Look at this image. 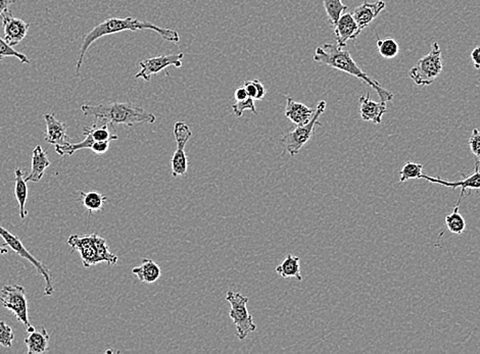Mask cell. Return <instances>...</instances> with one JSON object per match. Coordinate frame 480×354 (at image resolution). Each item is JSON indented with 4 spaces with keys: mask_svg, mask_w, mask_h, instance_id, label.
Instances as JSON below:
<instances>
[{
    "mask_svg": "<svg viewBox=\"0 0 480 354\" xmlns=\"http://www.w3.org/2000/svg\"><path fill=\"white\" fill-rule=\"evenodd\" d=\"M9 252V250H6V245L0 246V254H6Z\"/></svg>",
    "mask_w": 480,
    "mask_h": 354,
    "instance_id": "74e56055",
    "label": "cell"
},
{
    "mask_svg": "<svg viewBox=\"0 0 480 354\" xmlns=\"http://www.w3.org/2000/svg\"><path fill=\"white\" fill-rule=\"evenodd\" d=\"M144 30H151L160 34V36L166 41L178 43L180 41V36L177 31L168 28H161L159 26L151 24L145 21H140L138 18H111L104 21L97 26H95L92 30L83 35L82 37V45L80 53H79L78 60H77L76 71L77 76H80L82 65H83L84 55L87 53L88 48L92 45L96 40L102 38L109 35L117 34L124 31H144Z\"/></svg>",
    "mask_w": 480,
    "mask_h": 354,
    "instance_id": "6da1fadb",
    "label": "cell"
},
{
    "mask_svg": "<svg viewBox=\"0 0 480 354\" xmlns=\"http://www.w3.org/2000/svg\"><path fill=\"white\" fill-rule=\"evenodd\" d=\"M110 144H111V141L95 142L90 150L95 154H104L109 150Z\"/></svg>",
    "mask_w": 480,
    "mask_h": 354,
    "instance_id": "836d02e7",
    "label": "cell"
},
{
    "mask_svg": "<svg viewBox=\"0 0 480 354\" xmlns=\"http://www.w3.org/2000/svg\"><path fill=\"white\" fill-rule=\"evenodd\" d=\"M0 301L11 311L26 327H32L28 318V300L25 288L21 285H6L2 287Z\"/></svg>",
    "mask_w": 480,
    "mask_h": 354,
    "instance_id": "9c48e42d",
    "label": "cell"
},
{
    "mask_svg": "<svg viewBox=\"0 0 480 354\" xmlns=\"http://www.w3.org/2000/svg\"><path fill=\"white\" fill-rule=\"evenodd\" d=\"M470 58H471L475 69L480 70V45L473 49Z\"/></svg>",
    "mask_w": 480,
    "mask_h": 354,
    "instance_id": "e575fe53",
    "label": "cell"
},
{
    "mask_svg": "<svg viewBox=\"0 0 480 354\" xmlns=\"http://www.w3.org/2000/svg\"><path fill=\"white\" fill-rule=\"evenodd\" d=\"M174 136L177 143L176 151L171 159L173 177H183L188 170V159L185 154V146L192 137L191 129L184 122H176L174 125Z\"/></svg>",
    "mask_w": 480,
    "mask_h": 354,
    "instance_id": "30bf717a",
    "label": "cell"
},
{
    "mask_svg": "<svg viewBox=\"0 0 480 354\" xmlns=\"http://www.w3.org/2000/svg\"><path fill=\"white\" fill-rule=\"evenodd\" d=\"M226 300L230 304L229 316L236 327L238 339L245 340L250 333L257 330L254 318L250 315L247 309L248 297L243 296L240 292L229 290L226 293Z\"/></svg>",
    "mask_w": 480,
    "mask_h": 354,
    "instance_id": "52a82bcc",
    "label": "cell"
},
{
    "mask_svg": "<svg viewBox=\"0 0 480 354\" xmlns=\"http://www.w3.org/2000/svg\"><path fill=\"white\" fill-rule=\"evenodd\" d=\"M81 110L84 116L93 117L97 121L105 122L109 125L132 127L137 124H154L156 121V117L152 112L131 102L83 104Z\"/></svg>",
    "mask_w": 480,
    "mask_h": 354,
    "instance_id": "3957f363",
    "label": "cell"
},
{
    "mask_svg": "<svg viewBox=\"0 0 480 354\" xmlns=\"http://www.w3.org/2000/svg\"><path fill=\"white\" fill-rule=\"evenodd\" d=\"M0 237L4 239V245L9 246L11 250H14L16 254L20 255L22 259L28 260V262L37 269V273L43 277L44 282H46L44 293H46V295H48V296H51V295L55 293V289H53V281H51V274L49 269L46 268V267L42 264L41 260L37 259L34 255L28 252L27 248L23 245L22 241H21V239L18 238V236L14 235L11 232L4 228L1 225H0Z\"/></svg>",
    "mask_w": 480,
    "mask_h": 354,
    "instance_id": "ba28073f",
    "label": "cell"
},
{
    "mask_svg": "<svg viewBox=\"0 0 480 354\" xmlns=\"http://www.w3.org/2000/svg\"><path fill=\"white\" fill-rule=\"evenodd\" d=\"M315 109L306 107L304 103L296 102L292 97L287 98L285 117L294 125L303 126L312 119Z\"/></svg>",
    "mask_w": 480,
    "mask_h": 354,
    "instance_id": "ac0fdd59",
    "label": "cell"
},
{
    "mask_svg": "<svg viewBox=\"0 0 480 354\" xmlns=\"http://www.w3.org/2000/svg\"><path fill=\"white\" fill-rule=\"evenodd\" d=\"M323 6L326 11L327 18L330 24L334 26L339 20L344 11H348V6L343 4V0H323Z\"/></svg>",
    "mask_w": 480,
    "mask_h": 354,
    "instance_id": "484cf974",
    "label": "cell"
},
{
    "mask_svg": "<svg viewBox=\"0 0 480 354\" xmlns=\"http://www.w3.org/2000/svg\"><path fill=\"white\" fill-rule=\"evenodd\" d=\"M377 42L376 45L378 48L379 55L386 60H392L399 55L400 46L398 42L393 38L381 39L378 34L375 33Z\"/></svg>",
    "mask_w": 480,
    "mask_h": 354,
    "instance_id": "4316f807",
    "label": "cell"
},
{
    "mask_svg": "<svg viewBox=\"0 0 480 354\" xmlns=\"http://www.w3.org/2000/svg\"><path fill=\"white\" fill-rule=\"evenodd\" d=\"M80 199L82 205L86 208L89 215L100 212L105 203H107V196L100 193V192L95 191V190L89 192L81 191Z\"/></svg>",
    "mask_w": 480,
    "mask_h": 354,
    "instance_id": "cb8c5ba5",
    "label": "cell"
},
{
    "mask_svg": "<svg viewBox=\"0 0 480 354\" xmlns=\"http://www.w3.org/2000/svg\"><path fill=\"white\" fill-rule=\"evenodd\" d=\"M325 109H326V102L321 100L315 109L312 119L308 123L303 126H297L296 129L281 138L280 144L284 147V152H288L292 158L299 154L301 149L315 134L316 127L321 126L319 118L324 114Z\"/></svg>",
    "mask_w": 480,
    "mask_h": 354,
    "instance_id": "5b68a950",
    "label": "cell"
},
{
    "mask_svg": "<svg viewBox=\"0 0 480 354\" xmlns=\"http://www.w3.org/2000/svg\"><path fill=\"white\" fill-rule=\"evenodd\" d=\"M68 245L71 246L72 252L80 253L82 262L85 268L107 262L116 264L118 257L110 250L105 239L96 233L90 235H72L68 239Z\"/></svg>",
    "mask_w": 480,
    "mask_h": 354,
    "instance_id": "277c9868",
    "label": "cell"
},
{
    "mask_svg": "<svg viewBox=\"0 0 480 354\" xmlns=\"http://www.w3.org/2000/svg\"><path fill=\"white\" fill-rule=\"evenodd\" d=\"M132 274L137 277L142 283L151 284L160 279L161 271L160 266L152 259H144L142 264L132 269Z\"/></svg>",
    "mask_w": 480,
    "mask_h": 354,
    "instance_id": "ffe728a7",
    "label": "cell"
},
{
    "mask_svg": "<svg viewBox=\"0 0 480 354\" xmlns=\"http://www.w3.org/2000/svg\"><path fill=\"white\" fill-rule=\"evenodd\" d=\"M14 340H15V333L11 327L6 325L4 321H0V344L9 348L13 346Z\"/></svg>",
    "mask_w": 480,
    "mask_h": 354,
    "instance_id": "1f68e13d",
    "label": "cell"
},
{
    "mask_svg": "<svg viewBox=\"0 0 480 354\" xmlns=\"http://www.w3.org/2000/svg\"><path fill=\"white\" fill-rule=\"evenodd\" d=\"M469 147L473 156L480 163V131L477 128L472 130L471 136L469 138Z\"/></svg>",
    "mask_w": 480,
    "mask_h": 354,
    "instance_id": "d6a6232c",
    "label": "cell"
},
{
    "mask_svg": "<svg viewBox=\"0 0 480 354\" xmlns=\"http://www.w3.org/2000/svg\"><path fill=\"white\" fill-rule=\"evenodd\" d=\"M231 107H233V112L235 114L236 118H241L245 110H250L255 114H257L256 105H255V100L252 97H247V100L236 102Z\"/></svg>",
    "mask_w": 480,
    "mask_h": 354,
    "instance_id": "4dcf8cb0",
    "label": "cell"
},
{
    "mask_svg": "<svg viewBox=\"0 0 480 354\" xmlns=\"http://www.w3.org/2000/svg\"><path fill=\"white\" fill-rule=\"evenodd\" d=\"M243 87L247 90L248 97L254 98L255 100H263L267 93L264 84L257 79L245 81Z\"/></svg>",
    "mask_w": 480,
    "mask_h": 354,
    "instance_id": "f546056e",
    "label": "cell"
},
{
    "mask_svg": "<svg viewBox=\"0 0 480 354\" xmlns=\"http://www.w3.org/2000/svg\"><path fill=\"white\" fill-rule=\"evenodd\" d=\"M299 260L301 259L299 257H294L292 254L287 255L285 259L276 268V273L282 278H296L297 281L302 282L303 277L301 274Z\"/></svg>",
    "mask_w": 480,
    "mask_h": 354,
    "instance_id": "603a6c76",
    "label": "cell"
},
{
    "mask_svg": "<svg viewBox=\"0 0 480 354\" xmlns=\"http://www.w3.org/2000/svg\"><path fill=\"white\" fill-rule=\"evenodd\" d=\"M385 2L383 0H378L375 2H364L353 9L352 16L359 26L361 31L368 27L375 20L377 16L385 9Z\"/></svg>",
    "mask_w": 480,
    "mask_h": 354,
    "instance_id": "9a60e30c",
    "label": "cell"
},
{
    "mask_svg": "<svg viewBox=\"0 0 480 354\" xmlns=\"http://www.w3.org/2000/svg\"><path fill=\"white\" fill-rule=\"evenodd\" d=\"M361 118L365 122H372L375 125H379L383 122V114L388 112L386 103L383 102H374L370 100V95H362L359 100Z\"/></svg>",
    "mask_w": 480,
    "mask_h": 354,
    "instance_id": "2e32d148",
    "label": "cell"
},
{
    "mask_svg": "<svg viewBox=\"0 0 480 354\" xmlns=\"http://www.w3.org/2000/svg\"><path fill=\"white\" fill-rule=\"evenodd\" d=\"M34 331H35V328L33 327V326H32V327L28 328V329H27L28 333H32V332H34Z\"/></svg>",
    "mask_w": 480,
    "mask_h": 354,
    "instance_id": "f35d334b",
    "label": "cell"
},
{
    "mask_svg": "<svg viewBox=\"0 0 480 354\" xmlns=\"http://www.w3.org/2000/svg\"><path fill=\"white\" fill-rule=\"evenodd\" d=\"M459 210H460V205L456 203L453 212L444 218V222L449 231L453 234H458V235L462 234L466 229V220Z\"/></svg>",
    "mask_w": 480,
    "mask_h": 354,
    "instance_id": "d4e9b609",
    "label": "cell"
},
{
    "mask_svg": "<svg viewBox=\"0 0 480 354\" xmlns=\"http://www.w3.org/2000/svg\"><path fill=\"white\" fill-rule=\"evenodd\" d=\"M421 179H425L426 181L430 183H434V184H439L442 185V186L449 187V188H461L460 195H459L458 200H457V203L460 205L461 201H462L463 196H464L466 190H480L479 161H477V163H475L474 173H471V175L467 176V177H465L464 179L460 180V181H446V180L442 179V178L432 177V176L425 175V173L421 175Z\"/></svg>",
    "mask_w": 480,
    "mask_h": 354,
    "instance_id": "4fadbf2b",
    "label": "cell"
},
{
    "mask_svg": "<svg viewBox=\"0 0 480 354\" xmlns=\"http://www.w3.org/2000/svg\"><path fill=\"white\" fill-rule=\"evenodd\" d=\"M442 50L437 42H433L432 49L411 68L409 77L417 86H430L442 72Z\"/></svg>",
    "mask_w": 480,
    "mask_h": 354,
    "instance_id": "8992f818",
    "label": "cell"
},
{
    "mask_svg": "<svg viewBox=\"0 0 480 354\" xmlns=\"http://www.w3.org/2000/svg\"><path fill=\"white\" fill-rule=\"evenodd\" d=\"M6 58H16L22 63H28V65L31 63V60L27 55H25L24 53H18L14 48L6 43V40L0 37V62Z\"/></svg>",
    "mask_w": 480,
    "mask_h": 354,
    "instance_id": "f1b7e54d",
    "label": "cell"
},
{
    "mask_svg": "<svg viewBox=\"0 0 480 354\" xmlns=\"http://www.w3.org/2000/svg\"><path fill=\"white\" fill-rule=\"evenodd\" d=\"M234 97H235L236 102H240V100H247L248 95L247 90H245V87L242 86L236 89L235 93H234Z\"/></svg>",
    "mask_w": 480,
    "mask_h": 354,
    "instance_id": "d590c367",
    "label": "cell"
},
{
    "mask_svg": "<svg viewBox=\"0 0 480 354\" xmlns=\"http://www.w3.org/2000/svg\"><path fill=\"white\" fill-rule=\"evenodd\" d=\"M50 166L48 154L42 149L41 145H37L33 149L31 172L25 177L26 182L38 183L43 178L44 172Z\"/></svg>",
    "mask_w": 480,
    "mask_h": 354,
    "instance_id": "d6986e66",
    "label": "cell"
},
{
    "mask_svg": "<svg viewBox=\"0 0 480 354\" xmlns=\"http://www.w3.org/2000/svg\"><path fill=\"white\" fill-rule=\"evenodd\" d=\"M46 123V141L53 145H64L70 142L67 134V126L63 122L58 121L55 114H44Z\"/></svg>",
    "mask_w": 480,
    "mask_h": 354,
    "instance_id": "e0dca14e",
    "label": "cell"
},
{
    "mask_svg": "<svg viewBox=\"0 0 480 354\" xmlns=\"http://www.w3.org/2000/svg\"><path fill=\"white\" fill-rule=\"evenodd\" d=\"M49 334L46 328L29 333V336L25 339V344L27 346L28 354H41L48 351L49 345Z\"/></svg>",
    "mask_w": 480,
    "mask_h": 354,
    "instance_id": "44dd1931",
    "label": "cell"
},
{
    "mask_svg": "<svg viewBox=\"0 0 480 354\" xmlns=\"http://www.w3.org/2000/svg\"><path fill=\"white\" fill-rule=\"evenodd\" d=\"M422 171L423 166L421 163L408 161V163H405L402 170H400V183H405L412 179H421Z\"/></svg>",
    "mask_w": 480,
    "mask_h": 354,
    "instance_id": "83f0119b",
    "label": "cell"
},
{
    "mask_svg": "<svg viewBox=\"0 0 480 354\" xmlns=\"http://www.w3.org/2000/svg\"><path fill=\"white\" fill-rule=\"evenodd\" d=\"M313 60L314 62L327 65L332 69L338 70V71L360 79L361 81L364 82L376 91L377 95L380 98V102L386 103L393 100V93L383 88L379 82L372 79L369 75L363 71L352 58L350 50L346 48H341L337 43L327 42L323 46H318L314 53Z\"/></svg>",
    "mask_w": 480,
    "mask_h": 354,
    "instance_id": "7a4b0ae2",
    "label": "cell"
},
{
    "mask_svg": "<svg viewBox=\"0 0 480 354\" xmlns=\"http://www.w3.org/2000/svg\"><path fill=\"white\" fill-rule=\"evenodd\" d=\"M359 26L356 23L352 14L346 13L339 18L334 25V34H336V43L341 48H346L348 40H355L359 36Z\"/></svg>",
    "mask_w": 480,
    "mask_h": 354,
    "instance_id": "5bb4252c",
    "label": "cell"
},
{
    "mask_svg": "<svg viewBox=\"0 0 480 354\" xmlns=\"http://www.w3.org/2000/svg\"><path fill=\"white\" fill-rule=\"evenodd\" d=\"M16 4V0H0V16L9 11V6Z\"/></svg>",
    "mask_w": 480,
    "mask_h": 354,
    "instance_id": "8d00e7d4",
    "label": "cell"
},
{
    "mask_svg": "<svg viewBox=\"0 0 480 354\" xmlns=\"http://www.w3.org/2000/svg\"><path fill=\"white\" fill-rule=\"evenodd\" d=\"M2 16V27H4V40L9 46L20 44L27 36L30 29L29 23L22 18H16L11 11H6Z\"/></svg>",
    "mask_w": 480,
    "mask_h": 354,
    "instance_id": "7c38bea8",
    "label": "cell"
},
{
    "mask_svg": "<svg viewBox=\"0 0 480 354\" xmlns=\"http://www.w3.org/2000/svg\"><path fill=\"white\" fill-rule=\"evenodd\" d=\"M184 53H171L167 55L154 56L146 58L139 63L140 71L135 75L137 79H144V81H151V76L166 71L169 67L181 68L183 65Z\"/></svg>",
    "mask_w": 480,
    "mask_h": 354,
    "instance_id": "8fae6325",
    "label": "cell"
},
{
    "mask_svg": "<svg viewBox=\"0 0 480 354\" xmlns=\"http://www.w3.org/2000/svg\"><path fill=\"white\" fill-rule=\"evenodd\" d=\"M25 173L22 168H15V196L18 203V210H20V218L24 220L28 215L26 210V203L28 199V186L25 180Z\"/></svg>",
    "mask_w": 480,
    "mask_h": 354,
    "instance_id": "7402d4cb",
    "label": "cell"
}]
</instances>
